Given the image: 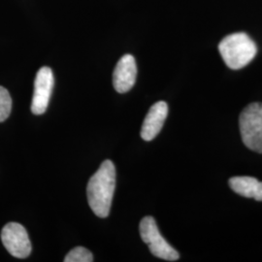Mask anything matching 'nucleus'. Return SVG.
<instances>
[{"label": "nucleus", "instance_id": "nucleus-1", "mask_svg": "<svg viewBox=\"0 0 262 262\" xmlns=\"http://www.w3.org/2000/svg\"><path fill=\"white\" fill-rule=\"evenodd\" d=\"M115 187L116 168L107 159L90 179L86 187L89 205L97 216L104 219L110 214Z\"/></svg>", "mask_w": 262, "mask_h": 262}, {"label": "nucleus", "instance_id": "nucleus-2", "mask_svg": "<svg viewBox=\"0 0 262 262\" xmlns=\"http://www.w3.org/2000/svg\"><path fill=\"white\" fill-rule=\"evenodd\" d=\"M219 51L225 64L233 70H238L253 60L257 53V47L248 34L237 32L224 38L219 45Z\"/></svg>", "mask_w": 262, "mask_h": 262}, {"label": "nucleus", "instance_id": "nucleus-3", "mask_svg": "<svg viewBox=\"0 0 262 262\" xmlns=\"http://www.w3.org/2000/svg\"><path fill=\"white\" fill-rule=\"evenodd\" d=\"M241 137L247 148L262 154V103L248 105L239 117Z\"/></svg>", "mask_w": 262, "mask_h": 262}, {"label": "nucleus", "instance_id": "nucleus-4", "mask_svg": "<svg viewBox=\"0 0 262 262\" xmlns=\"http://www.w3.org/2000/svg\"><path fill=\"white\" fill-rule=\"evenodd\" d=\"M139 230L142 240L148 245L150 253L155 256L168 261L178 260L180 257L178 252L161 236L152 216H145L142 219Z\"/></svg>", "mask_w": 262, "mask_h": 262}, {"label": "nucleus", "instance_id": "nucleus-5", "mask_svg": "<svg viewBox=\"0 0 262 262\" xmlns=\"http://www.w3.org/2000/svg\"><path fill=\"white\" fill-rule=\"evenodd\" d=\"M1 241L10 254L17 258H26L31 253L28 232L18 223H9L2 228Z\"/></svg>", "mask_w": 262, "mask_h": 262}, {"label": "nucleus", "instance_id": "nucleus-6", "mask_svg": "<svg viewBox=\"0 0 262 262\" xmlns=\"http://www.w3.org/2000/svg\"><path fill=\"white\" fill-rule=\"evenodd\" d=\"M54 84L55 79L52 69L47 66L40 68L34 81V94L31 103V112L34 115L46 112Z\"/></svg>", "mask_w": 262, "mask_h": 262}, {"label": "nucleus", "instance_id": "nucleus-7", "mask_svg": "<svg viewBox=\"0 0 262 262\" xmlns=\"http://www.w3.org/2000/svg\"><path fill=\"white\" fill-rule=\"evenodd\" d=\"M137 66L135 58L131 55H124L118 61L113 73V84L119 94L129 92L136 82Z\"/></svg>", "mask_w": 262, "mask_h": 262}, {"label": "nucleus", "instance_id": "nucleus-8", "mask_svg": "<svg viewBox=\"0 0 262 262\" xmlns=\"http://www.w3.org/2000/svg\"><path fill=\"white\" fill-rule=\"evenodd\" d=\"M168 115V105L164 101L154 104L147 114L141 129V137L143 140H154L159 132Z\"/></svg>", "mask_w": 262, "mask_h": 262}, {"label": "nucleus", "instance_id": "nucleus-9", "mask_svg": "<svg viewBox=\"0 0 262 262\" xmlns=\"http://www.w3.org/2000/svg\"><path fill=\"white\" fill-rule=\"evenodd\" d=\"M229 186L237 194L247 198L262 201V182L249 176L233 177L229 180Z\"/></svg>", "mask_w": 262, "mask_h": 262}, {"label": "nucleus", "instance_id": "nucleus-10", "mask_svg": "<svg viewBox=\"0 0 262 262\" xmlns=\"http://www.w3.org/2000/svg\"><path fill=\"white\" fill-rule=\"evenodd\" d=\"M66 262H92L94 261L93 253L84 247H77L66 254Z\"/></svg>", "mask_w": 262, "mask_h": 262}, {"label": "nucleus", "instance_id": "nucleus-11", "mask_svg": "<svg viewBox=\"0 0 262 262\" xmlns=\"http://www.w3.org/2000/svg\"><path fill=\"white\" fill-rule=\"evenodd\" d=\"M12 98L9 92L0 85V122H4L11 114Z\"/></svg>", "mask_w": 262, "mask_h": 262}]
</instances>
